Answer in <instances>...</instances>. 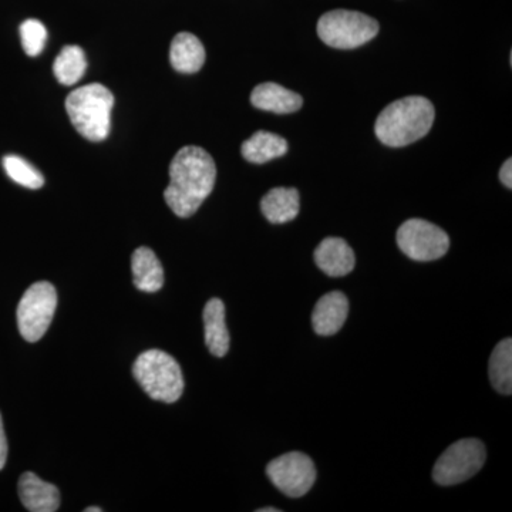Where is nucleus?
<instances>
[{
  "instance_id": "obj_6",
  "label": "nucleus",
  "mask_w": 512,
  "mask_h": 512,
  "mask_svg": "<svg viewBox=\"0 0 512 512\" xmlns=\"http://www.w3.org/2000/svg\"><path fill=\"white\" fill-rule=\"evenodd\" d=\"M485 447L480 440L456 441L444 451L433 468V478L440 485L464 483L476 476L485 463Z\"/></svg>"
},
{
  "instance_id": "obj_21",
  "label": "nucleus",
  "mask_w": 512,
  "mask_h": 512,
  "mask_svg": "<svg viewBox=\"0 0 512 512\" xmlns=\"http://www.w3.org/2000/svg\"><path fill=\"white\" fill-rule=\"evenodd\" d=\"M3 168L15 183L30 188V190H39L45 184L43 175L22 157L6 156L3 158Z\"/></svg>"
},
{
  "instance_id": "obj_17",
  "label": "nucleus",
  "mask_w": 512,
  "mask_h": 512,
  "mask_svg": "<svg viewBox=\"0 0 512 512\" xmlns=\"http://www.w3.org/2000/svg\"><path fill=\"white\" fill-rule=\"evenodd\" d=\"M171 66L180 73H197L205 63V49L201 40L191 33H178L171 43Z\"/></svg>"
},
{
  "instance_id": "obj_18",
  "label": "nucleus",
  "mask_w": 512,
  "mask_h": 512,
  "mask_svg": "<svg viewBox=\"0 0 512 512\" xmlns=\"http://www.w3.org/2000/svg\"><path fill=\"white\" fill-rule=\"evenodd\" d=\"M242 157L249 163L265 164L285 156L288 153V143L284 137L269 131H256L254 136L242 144Z\"/></svg>"
},
{
  "instance_id": "obj_19",
  "label": "nucleus",
  "mask_w": 512,
  "mask_h": 512,
  "mask_svg": "<svg viewBox=\"0 0 512 512\" xmlns=\"http://www.w3.org/2000/svg\"><path fill=\"white\" fill-rule=\"evenodd\" d=\"M490 380L498 393L512 392V340L504 339L495 346L490 357Z\"/></svg>"
},
{
  "instance_id": "obj_24",
  "label": "nucleus",
  "mask_w": 512,
  "mask_h": 512,
  "mask_svg": "<svg viewBox=\"0 0 512 512\" xmlns=\"http://www.w3.org/2000/svg\"><path fill=\"white\" fill-rule=\"evenodd\" d=\"M500 180L501 183L505 185V187L508 188V190H511L512 188V161L511 158H508L507 161L503 164V167H501L500 170Z\"/></svg>"
},
{
  "instance_id": "obj_2",
  "label": "nucleus",
  "mask_w": 512,
  "mask_h": 512,
  "mask_svg": "<svg viewBox=\"0 0 512 512\" xmlns=\"http://www.w3.org/2000/svg\"><path fill=\"white\" fill-rule=\"evenodd\" d=\"M433 103L426 97H404L389 104L375 124L377 138L387 147H404L427 136L433 127Z\"/></svg>"
},
{
  "instance_id": "obj_13",
  "label": "nucleus",
  "mask_w": 512,
  "mask_h": 512,
  "mask_svg": "<svg viewBox=\"0 0 512 512\" xmlns=\"http://www.w3.org/2000/svg\"><path fill=\"white\" fill-rule=\"evenodd\" d=\"M251 103L259 110L276 114H291L302 109L303 99L276 83H262L251 94Z\"/></svg>"
},
{
  "instance_id": "obj_15",
  "label": "nucleus",
  "mask_w": 512,
  "mask_h": 512,
  "mask_svg": "<svg viewBox=\"0 0 512 512\" xmlns=\"http://www.w3.org/2000/svg\"><path fill=\"white\" fill-rule=\"evenodd\" d=\"M205 343L212 355L224 357L229 350V332L225 323V305L221 299H211L204 308Z\"/></svg>"
},
{
  "instance_id": "obj_23",
  "label": "nucleus",
  "mask_w": 512,
  "mask_h": 512,
  "mask_svg": "<svg viewBox=\"0 0 512 512\" xmlns=\"http://www.w3.org/2000/svg\"><path fill=\"white\" fill-rule=\"evenodd\" d=\"M8 458V441H6L5 430H3L2 416H0V470L5 467Z\"/></svg>"
},
{
  "instance_id": "obj_3",
  "label": "nucleus",
  "mask_w": 512,
  "mask_h": 512,
  "mask_svg": "<svg viewBox=\"0 0 512 512\" xmlns=\"http://www.w3.org/2000/svg\"><path fill=\"white\" fill-rule=\"evenodd\" d=\"M113 93L100 83L87 84L69 94L66 110L74 128L89 141L109 137Z\"/></svg>"
},
{
  "instance_id": "obj_12",
  "label": "nucleus",
  "mask_w": 512,
  "mask_h": 512,
  "mask_svg": "<svg viewBox=\"0 0 512 512\" xmlns=\"http://www.w3.org/2000/svg\"><path fill=\"white\" fill-rule=\"evenodd\" d=\"M19 497L26 510L32 512H55L60 507L57 487L40 480L33 473H25L20 477Z\"/></svg>"
},
{
  "instance_id": "obj_14",
  "label": "nucleus",
  "mask_w": 512,
  "mask_h": 512,
  "mask_svg": "<svg viewBox=\"0 0 512 512\" xmlns=\"http://www.w3.org/2000/svg\"><path fill=\"white\" fill-rule=\"evenodd\" d=\"M262 214L272 224H286L298 217L301 195L296 188H274L262 198Z\"/></svg>"
},
{
  "instance_id": "obj_7",
  "label": "nucleus",
  "mask_w": 512,
  "mask_h": 512,
  "mask_svg": "<svg viewBox=\"0 0 512 512\" xmlns=\"http://www.w3.org/2000/svg\"><path fill=\"white\" fill-rule=\"evenodd\" d=\"M56 306L55 286L49 282L30 286L18 306V326L23 339L32 343L42 339L55 316Z\"/></svg>"
},
{
  "instance_id": "obj_25",
  "label": "nucleus",
  "mask_w": 512,
  "mask_h": 512,
  "mask_svg": "<svg viewBox=\"0 0 512 512\" xmlns=\"http://www.w3.org/2000/svg\"><path fill=\"white\" fill-rule=\"evenodd\" d=\"M258 512H281L278 508H261Z\"/></svg>"
},
{
  "instance_id": "obj_11",
  "label": "nucleus",
  "mask_w": 512,
  "mask_h": 512,
  "mask_svg": "<svg viewBox=\"0 0 512 512\" xmlns=\"http://www.w3.org/2000/svg\"><path fill=\"white\" fill-rule=\"evenodd\" d=\"M313 256L320 271L332 278L349 275L356 264L355 252L342 238L323 239Z\"/></svg>"
},
{
  "instance_id": "obj_26",
  "label": "nucleus",
  "mask_w": 512,
  "mask_h": 512,
  "mask_svg": "<svg viewBox=\"0 0 512 512\" xmlns=\"http://www.w3.org/2000/svg\"><path fill=\"white\" fill-rule=\"evenodd\" d=\"M86 512H101L103 510H101V508H97V507H90V508H86V510H84Z\"/></svg>"
},
{
  "instance_id": "obj_16",
  "label": "nucleus",
  "mask_w": 512,
  "mask_h": 512,
  "mask_svg": "<svg viewBox=\"0 0 512 512\" xmlns=\"http://www.w3.org/2000/svg\"><path fill=\"white\" fill-rule=\"evenodd\" d=\"M131 269H133L134 285L140 291L153 293L163 288V265L150 248L141 247L134 251Z\"/></svg>"
},
{
  "instance_id": "obj_9",
  "label": "nucleus",
  "mask_w": 512,
  "mask_h": 512,
  "mask_svg": "<svg viewBox=\"0 0 512 512\" xmlns=\"http://www.w3.org/2000/svg\"><path fill=\"white\" fill-rule=\"evenodd\" d=\"M266 476L281 493L299 498L315 484L316 468L311 457L292 451L272 460L266 467Z\"/></svg>"
},
{
  "instance_id": "obj_20",
  "label": "nucleus",
  "mask_w": 512,
  "mask_h": 512,
  "mask_svg": "<svg viewBox=\"0 0 512 512\" xmlns=\"http://www.w3.org/2000/svg\"><path fill=\"white\" fill-rule=\"evenodd\" d=\"M86 69V55L79 46H64L53 64V73L64 86H73L82 80Z\"/></svg>"
},
{
  "instance_id": "obj_8",
  "label": "nucleus",
  "mask_w": 512,
  "mask_h": 512,
  "mask_svg": "<svg viewBox=\"0 0 512 512\" xmlns=\"http://www.w3.org/2000/svg\"><path fill=\"white\" fill-rule=\"evenodd\" d=\"M396 239L403 254L417 262L436 261L450 248V238L443 229L419 218L404 222Z\"/></svg>"
},
{
  "instance_id": "obj_10",
  "label": "nucleus",
  "mask_w": 512,
  "mask_h": 512,
  "mask_svg": "<svg viewBox=\"0 0 512 512\" xmlns=\"http://www.w3.org/2000/svg\"><path fill=\"white\" fill-rule=\"evenodd\" d=\"M349 315V301L345 293L333 291L319 299L312 312L313 330L319 336L336 335Z\"/></svg>"
},
{
  "instance_id": "obj_1",
  "label": "nucleus",
  "mask_w": 512,
  "mask_h": 512,
  "mask_svg": "<svg viewBox=\"0 0 512 512\" xmlns=\"http://www.w3.org/2000/svg\"><path fill=\"white\" fill-rule=\"evenodd\" d=\"M170 185L164 191L165 202L175 215H194L214 190L217 167L204 148H181L170 165Z\"/></svg>"
},
{
  "instance_id": "obj_22",
  "label": "nucleus",
  "mask_w": 512,
  "mask_h": 512,
  "mask_svg": "<svg viewBox=\"0 0 512 512\" xmlns=\"http://www.w3.org/2000/svg\"><path fill=\"white\" fill-rule=\"evenodd\" d=\"M20 39L23 50L30 57L39 56L45 49L47 30L39 20L28 19L20 25Z\"/></svg>"
},
{
  "instance_id": "obj_4",
  "label": "nucleus",
  "mask_w": 512,
  "mask_h": 512,
  "mask_svg": "<svg viewBox=\"0 0 512 512\" xmlns=\"http://www.w3.org/2000/svg\"><path fill=\"white\" fill-rule=\"evenodd\" d=\"M133 375L144 392L158 402L174 403L183 396L184 376L177 360L163 350L141 353L133 366Z\"/></svg>"
},
{
  "instance_id": "obj_5",
  "label": "nucleus",
  "mask_w": 512,
  "mask_h": 512,
  "mask_svg": "<svg viewBox=\"0 0 512 512\" xmlns=\"http://www.w3.org/2000/svg\"><path fill=\"white\" fill-rule=\"evenodd\" d=\"M379 29L376 19L355 10H332L318 22L320 40L333 49H357L375 39Z\"/></svg>"
}]
</instances>
